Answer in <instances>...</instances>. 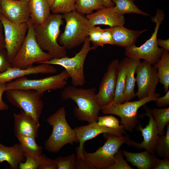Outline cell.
Returning <instances> with one entry per match:
<instances>
[{"label": "cell", "mask_w": 169, "mask_h": 169, "mask_svg": "<svg viewBox=\"0 0 169 169\" xmlns=\"http://www.w3.org/2000/svg\"></svg>", "instance_id": "cell-51"}, {"label": "cell", "mask_w": 169, "mask_h": 169, "mask_svg": "<svg viewBox=\"0 0 169 169\" xmlns=\"http://www.w3.org/2000/svg\"><path fill=\"white\" fill-rule=\"evenodd\" d=\"M166 126L165 135L159 136L155 148V153L159 156L169 157V124Z\"/></svg>", "instance_id": "cell-32"}, {"label": "cell", "mask_w": 169, "mask_h": 169, "mask_svg": "<svg viewBox=\"0 0 169 169\" xmlns=\"http://www.w3.org/2000/svg\"><path fill=\"white\" fill-rule=\"evenodd\" d=\"M62 14L66 25L58 42L67 50L70 49L84 43L92 27L86 16L75 10Z\"/></svg>", "instance_id": "cell-5"}, {"label": "cell", "mask_w": 169, "mask_h": 169, "mask_svg": "<svg viewBox=\"0 0 169 169\" xmlns=\"http://www.w3.org/2000/svg\"><path fill=\"white\" fill-rule=\"evenodd\" d=\"M14 131L15 136L23 135L38 137V131L40 126L39 121L20 109L19 113H14Z\"/></svg>", "instance_id": "cell-19"}, {"label": "cell", "mask_w": 169, "mask_h": 169, "mask_svg": "<svg viewBox=\"0 0 169 169\" xmlns=\"http://www.w3.org/2000/svg\"><path fill=\"white\" fill-rule=\"evenodd\" d=\"M90 42L88 37H87L80 50L74 57L70 58L66 56L59 59L53 58L41 63L62 66L71 78L73 86L77 87L82 86L85 82L84 71L85 59L89 53L95 49L93 46H91Z\"/></svg>", "instance_id": "cell-7"}, {"label": "cell", "mask_w": 169, "mask_h": 169, "mask_svg": "<svg viewBox=\"0 0 169 169\" xmlns=\"http://www.w3.org/2000/svg\"><path fill=\"white\" fill-rule=\"evenodd\" d=\"M75 131L79 146L76 150L77 161H83V149L85 142L93 139L101 134L109 133L118 136H121L126 134L123 125H120L117 129L109 128L99 125L97 122L89 123L74 128Z\"/></svg>", "instance_id": "cell-14"}, {"label": "cell", "mask_w": 169, "mask_h": 169, "mask_svg": "<svg viewBox=\"0 0 169 169\" xmlns=\"http://www.w3.org/2000/svg\"><path fill=\"white\" fill-rule=\"evenodd\" d=\"M96 88H79L73 86L65 87L61 94L62 99L71 100L77 104L74 107V116L79 120L89 123L97 122L101 106L95 98Z\"/></svg>", "instance_id": "cell-1"}, {"label": "cell", "mask_w": 169, "mask_h": 169, "mask_svg": "<svg viewBox=\"0 0 169 169\" xmlns=\"http://www.w3.org/2000/svg\"><path fill=\"white\" fill-rule=\"evenodd\" d=\"M37 66L26 69L11 67L0 73V83L9 82L25 76L38 74H55L58 70L52 65L41 63Z\"/></svg>", "instance_id": "cell-18"}, {"label": "cell", "mask_w": 169, "mask_h": 169, "mask_svg": "<svg viewBox=\"0 0 169 169\" xmlns=\"http://www.w3.org/2000/svg\"><path fill=\"white\" fill-rule=\"evenodd\" d=\"M103 30L104 29L95 26L92 27L89 30L88 36L89 40L92 42L95 49L100 46L101 36Z\"/></svg>", "instance_id": "cell-37"}, {"label": "cell", "mask_w": 169, "mask_h": 169, "mask_svg": "<svg viewBox=\"0 0 169 169\" xmlns=\"http://www.w3.org/2000/svg\"><path fill=\"white\" fill-rule=\"evenodd\" d=\"M104 5L105 7H110L114 6V3L111 0H103Z\"/></svg>", "instance_id": "cell-47"}, {"label": "cell", "mask_w": 169, "mask_h": 169, "mask_svg": "<svg viewBox=\"0 0 169 169\" xmlns=\"http://www.w3.org/2000/svg\"><path fill=\"white\" fill-rule=\"evenodd\" d=\"M154 66L158 71L159 82L163 85L164 90L166 93L169 87V53L164 49L159 61Z\"/></svg>", "instance_id": "cell-27"}, {"label": "cell", "mask_w": 169, "mask_h": 169, "mask_svg": "<svg viewBox=\"0 0 169 169\" xmlns=\"http://www.w3.org/2000/svg\"><path fill=\"white\" fill-rule=\"evenodd\" d=\"M140 60L137 58H129L124 93L125 102L129 101L136 96L134 91L136 82L135 74L136 66L140 61Z\"/></svg>", "instance_id": "cell-26"}, {"label": "cell", "mask_w": 169, "mask_h": 169, "mask_svg": "<svg viewBox=\"0 0 169 169\" xmlns=\"http://www.w3.org/2000/svg\"><path fill=\"white\" fill-rule=\"evenodd\" d=\"M12 67L5 49L0 50V73Z\"/></svg>", "instance_id": "cell-39"}, {"label": "cell", "mask_w": 169, "mask_h": 169, "mask_svg": "<svg viewBox=\"0 0 169 169\" xmlns=\"http://www.w3.org/2000/svg\"><path fill=\"white\" fill-rule=\"evenodd\" d=\"M1 13L15 23L27 22L30 18L28 2L20 0H0Z\"/></svg>", "instance_id": "cell-17"}, {"label": "cell", "mask_w": 169, "mask_h": 169, "mask_svg": "<svg viewBox=\"0 0 169 169\" xmlns=\"http://www.w3.org/2000/svg\"><path fill=\"white\" fill-rule=\"evenodd\" d=\"M128 59L129 58L126 57L124 58L119 63L118 65L115 95L112 101L115 104H120L125 102L124 93Z\"/></svg>", "instance_id": "cell-25"}, {"label": "cell", "mask_w": 169, "mask_h": 169, "mask_svg": "<svg viewBox=\"0 0 169 169\" xmlns=\"http://www.w3.org/2000/svg\"><path fill=\"white\" fill-rule=\"evenodd\" d=\"M144 108L146 111L144 115L148 116L149 120L148 124L145 127L143 128L140 125L138 126V130L141 132L143 137V141L141 143H138L130 138L128 145L144 148L154 154L155 153L156 147L159 136L157 126L151 113V109L145 105Z\"/></svg>", "instance_id": "cell-16"}, {"label": "cell", "mask_w": 169, "mask_h": 169, "mask_svg": "<svg viewBox=\"0 0 169 169\" xmlns=\"http://www.w3.org/2000/svg\"><path fill=\"white\" fill-rule=\"evenodd\" d=\"M30 20L33 25L44 23L51 13L50 7L46 0H29Z\"/></svg>", "instance_id": "cell-23"}, {"label": "cell", "mask_w": 169, "mask_h": 169, "mask_svg": "<svg viewBox=\"0 0 169 169\" xmlns=\"http://www.w3.org/2000/svg\"><path fill=\"white\" fill-rule=\"evenodd\" d=\"M137 91L135 94L139 100L154 95L159 82L157 68L146 61H140L135 71Z\"/></svg>", "instance_id": "cell-13"}, {"label": "cell", "mask_w": 169, "mask_h": 169, "mask_svg": "<svg viewBox=\"0 0 169 169\" xmlns=\"http://www.w3.org/2000/svg\"><path fill=\"white\" fill-rule=\"evenodd\" d=\"M25 38L11 63L12 67L26 69L33 66L34 63L41 64L53 58L43 51L37 43L33 26L30 19Z\"/></svg>", "instance_id": "cell-6"}, {"label": "cell", "mask_w": 169, "mask_h": 169, "mask_svg": "<svg viewBox=\"0 0 169 169\" xmlns=\"http://www.w3.org/2000/svg\"><path fill=\"white\" fill-rule=\"evenodd\" d=\"M21 0V1H26V2H28L29 0Z\"/></svg>", "instance_id": "cell-50"}, {"label": "cell", "mask_w": 169, "mask_h": 169, "mask_svg": "<svg viewBox=\"0 0 169 169\" xmlns=\"http://www.w3.org/2000/svg\"><path fill=\"white\" fill-rule=\"evenodd\" d=\"M97 121L99 125L109 128L117 129L120 126L118 119L112 115L98 116Z\"/></svg>", "instance_id": "cell-36"}, {"label": "cell", "mask_w": 169, "mask_h": 169, "mask_svg": "<svg viewBox=\"0 0 169 169\" xmlns=\"http://www.w3.org/2000/svg\"><path fill=\"white\" fill-rule=\"evenodd\" d=\"M2 28L0 27V50L5 48L4 38Z\"/></svg>", "instance_id": "cell-46"}, {"label": "cell", "mask_w": 169, "mask_h": 169, "mask_svg": "<svg viewBox=\"0 0 169 169\" xmlns=\"http://www.w3.org/2000/svg\"><path fill=\"white\" fill-rule=\"evenodd\" d=\"M66 116L65 108L63 106L46 120L53 127L52 133L44 144L45 149L49 152L57 153L66 144L79 142L75 131L68 124Z\"/></svg>", "instance_id": "cell-3"}, {"label": "cell", "mask_w": 169, "mask_h": 169, "mask_svg": "<svg viewBox=\"0 0 169 169\" xmlns=\"http://www.w3.org/2000/svg\"><path fill=\"white\" fill-rule=\"evenodd\" d=\"M164 16L162 10L157 9L156 16L152 19V21L156 23V26L151 37L139 47L135 44L125 48V55L126 57L143 59L151 65L159 61L164 49L160 48L158 45L157 35Z\"/></svg>", "instance_id": "cell-8"}, {"label": "cell", "mask_w": 169, "mask_h": 169, "mask_svg": "<svg viewBox=\"0 0 169 169\" xmlns=\"http://www.w3.org/2000/svg\"><path fill=\"white\" fill-rule=\"evenodd\" d=\"M161 95L155 93L143 99L137 101H126L120 104L111 102L101 106V110L105 114L114 115L121 118V125L125 131H131L138 122L137 111L141 106L150 102L156 101Z\"/></svg>", "instance_id": "cell-9"}, {"label": "cell", "mask_w": 169, "mask_h": 169, "mask_svg": "<svg viewBox=\"0 0 169 169\" xmlns=\"http://www.w3.org/2000/svg\"><path fill=\"white\" fill-rule=\"evenodd\" d=\"M8 100L13 105L23 110L36 120L39 121L44 102L41 95L31 89H15L6 90Z\"/></svg>", "instance_id": "cell-11"}, {"label": "cell", "mask_w": 169, "mask_h": 169, "mask_svg": "<svg viewBox=\"0 0 169 169\" xmlns=\"http://www.w3.org/2000/svg\"><path fill=\"white\" fill-rule=\"evenodd\" d=\"M106 44L114 45L112 34L109 28L104 29L101 36L100 46L103 47L105 44Z\"/></svg>", "instance_id": "cell-40"}, {"label": "cell", "mask_w": 169, "mask_h": 169, "mask_svg": "<svg viewBox=\"0 0 169 169\" xmlns=\"http://www.w3.org/2000/svg\"><path fill=\"white\" fill-rule=\"evenodd\" d=\"M26 160L20 163L19 165L20 169H40L46 157L42 154L40 156H35L24 153Z\"/></svg>", "instance_id": "cell-33"}, {"label": "cell", "mask_w": 169, "mask_h": 169, "mask_svg": "<svg viewBox=\"0 0 169 169\" xmlns=\"http://www.w3.org/2000/svg\"><path fill=\"white\" fill-rule=\"evenodd\" d=\"M0 21L4 30L5 49L11 64L26 37L28 28V22L19 23H12L1 13Z\"/></svg>", "instance_id": "cell-12"}, {"label": "cell", "mask_w": 169, "mask_h": 169, "mask_svg": "<svg viewBox=\"0 0 169 169\" xmlns=\"http://www.w3.org/2000/svg\"><path fill=\"white\" fill-rule=\"evenodd\" d=\"M1 8H0V13H1ZM2 24L1 23V22L0 21V27H2Z\"/></svg>", "instance_id": "cell-49"}, {"label": "cell", "mask_w": 169, "mask_h": 169, "mask_svg": "<svg viewBox=\"0 0 169 169\" xmlns=\"http://www.w3.org/2000/svg\"><path fill=\"white\" fill-rule=\"evenodd\" d=\"M55 160L57 169H76L77 158L74 153L67 156L59 157Z\"/></svg>", "instance_id": "cell-35"}, {"label": "cell", "mask_w": 169, "mask_h": 169, "mask_svg": "<svg viewBox=\"0 0 169 169\" xmlns=\"http://www.w3.org/2000/svg\"><path fill=\"white\" fill-rule=\"evenodd\" d=\"M157 44L158 46L161 47L164 49L169 50V39L162 40L157 39Z\"/></svg>", "instance_id": "cell-45"}, {"label": "cell", "mask_w": 169, "mask_h": 169, "mask_svg": "<svg viewBox=\"0 0 169 169\" xmlns=\"http://www.w3.org/2000/svg\"><path fill=\"white\" fill-rule=\"evenodd\" d=\"M24 152L19 143L12 146H6L0 142V162L6 161L11 169H19V165L25 161Z\"/></svg>", "instance_id": "cell-22"}, {"label": "cell", "mask_w": 169, "mask_h": 169, "mask_svg": "<svg viewBox=\"0 0 169 169\" xmlns=\"http://www.w3.org/2000/svg\"><path fill=\"white\" fill-rule=\"evenodd\" d=\"M151 112L156 121L159 136L164 135V128L169 122V108H153Z\"/></svg>", "instance_id": "cell-31"}, {"label": "cell", "mask_w": 169, "mask_h": 169, "mask_svg": "<svg viewBox=\"0 0 169 169\" xmlns=\"http://www.w3.org/2000/svg\"><path fill=\"white\" fill-rule=\"evenodd\" d=\"M115 162L114 164L109 167L108 169H132L124 160L122 151L120 149L115 155Z\"/></svg>", "instance_id": "cell-38"}, {"label": "cell", "mask_w": 169, "mask_h": 169, "mask_svg": "<svg viewBox=\"0 0 169 169\" xmlns=\"http://www.w3.org/2000/svg\"><path fill=\"white\" fill-rule=\"evenodd\" d=\"M16 137L24 153L35 156L42 154V148L37 144L35 138L23 135H18Z\"/></svg>", "instance_id": "cell-29"}, {"label": "cell", "mask_w": 169, "mask_h": 169, "mask_svg": "<svg viewBox=\"0 0 169 169\" xmlns=\"http://www.w3.org/2000/svg\"><path fill=\"white\" fill-rule=\"evenodd\" d=\"M169 157L160 159L157 158L156 160L153 169H169Z\"/></svg>", "instance_id": "cell-41"}, {"label": "cell", "mask_w": 169, "mask_h": 169, "mask_svg": "<svg viewBox=\"0 0 169 169\" xmlns=\"http://www.w3.org/2000/svg\"><path fill=\"white\" fill-rule=\"evenodd\" d=\"M157 106L161 107L169 105V90H168L165 95L162 97H158L156 101Z\"/></svg>", "instance_id": "cell-43"}, {"label": "cell", "mask_w": 169, "mask_h": 169, "mask_svg": "<svg viewBox=\"0 0 169 169\" xmlns=\"http://www.w3.org/2000/svg\"><path fill=\"white\" fill-rule=\"evenodd\" d=\"M114 45L128 48L135 44L137 38L147 29L134 30L123 26H117L109 27Z\"/></svg>", "instance_id": "cell-21"}, {"label": "cell", "mask_w": 169, "mask_h": 169, "mask_svg": "<svg viewBox=\"0 0 169 169\" xmlns=\"http://www.w3.org/2000/svg\"><path fill=\"white\" fill-rule=\"evenodd\" d=\"M69 78L64 70L57 74L38 79H30L26 76L17 78L6 83V90L31 89L42 95L45 91L64 89Z\"/></svg>", "instance_id": "cell-10"}, {"label": "cell", "mask_w": 169, "mask_h": 169, "mask_svg": "<svg viewBox=\"0 0 169 169\" xmlns=\"http://www.w3.org/2000/svg\"><path fill=\"white\" fill-rule=\"evenodd\" d=\"M127 161L139 169H153L157 157L154 154L146 150L143 152L134 153L122 150Z\"/></svg>", "instance_id": "cell-24"}, {"label": "cell", "mask_w": 169, "mask_h": 169, "mask_svg": "<svg viewBox=\"0 0 169 169\" xmlns=\"http://www.w3.org/2000/svg\"><path fill=\"white\" fill-rule=\"evenodd\" d=\"M63 19L62 14H51L43 24L33 25L35 39L39 46L43 51H47L53 58H60L67 54V50L58 42L60 27L63 24Z\"/></svg>", "instance_id": "cell-2"}, {"label": "cell", "mask_w": 169, "mask_h": 169, "mask_svg": "<svg viewBox=\"0 0 169 169\" xmlns=\"http://www.w3.org/2000/svg\"><path fill=\"white\" fill-rule=\"evenodd\" d=\"M106 141L95 152H86L84 146L83 160L90 169H108L115 162V155L124 143L128 144L130 138L128 135L118 136L109 133L103 134Z\"/></svg>", "instance_id": "cell-4"}, {"label": "cell", "mask_w": 169, "mask_h": 169, "mask_svg": "<svg viewBox=\"0 0 169 169\" xmlns=\"http://www.w3.org/2000/svg\"><path fill=\"white\" fill-rule=\"evenodd\" d=\"M92 27L98 25H108L110 27L124 26L125 19L124 15H120L115 12L114 6L104 7L97 11L87 15Z\"/></svg>", "instance_id": "cell-20"}, {"label": "cell", "mask_w": 169, "mask_h": 169, "mask_svg": "<svg viewBox=\"0 0 169 169\" xmlns=\"http://www.w3.org/2000/svg\"><path fill=\"white\" fill-rule=\"evenodd\" d=\"M49 6L51 7L53 4L55 0H46Z\"/></svg>", "instance_id": "cell-48"}, {"label": "cell", "mask_w": 169, "mask_h": 169, "mask_svg": "<svg viewBox=\"0 0 169 169\" xmlns=\"http://www.w3.org/2000/svg\"><path fill=\"white\" fill-rule=\"evenodd\" d=\"M6 83H0V111L3 110H7L9 107L8 105L5 103L2 99L3 95L6 90Z\"/></svg>", "instance_id": "cell-42"}, {"label": "cell", "mask_w": 169, "mask_h": 169, "mask_svg": "<svg viewBox=\"0 0 169 169\" xmlns=\"http://www.w3.org/2000/svg\"><path fill=\"white\" fill-rule=\"evenodd\" d=\"M119 63L117 59H115L109 64L95 95L96 99L101 106L109 104L114 99Z\"/></svg>", "instance_id": "cell-15"}, {"label": "cell", "mask_w": 169, "mask_h": 169, "mask_svg": "<svg viewBox=\"0 0 169 169\" xmlns=\"http://www.w3.org/2000/svg\"><path fill=\"white\" fill-rule=\"evenodd\" d=\"M40 169H57L55 159H52L47 157Z\"/></svg>", "instance_id": "cell-44"}, {"label": "cell", "mask_w": 169, "mask_h": 169, "mask_svg": "<svg viewBox=\"0 0 169 169\" xmlns=\"http://www.w3.org/2000/svg\"><path fill=\"white\" fill-rule=\"evenodd\" d=\"M115 4L114 6L115 13L120 15L127 13H136L145 16L149 14L141 10L134 3L135 0H111Z\"/></svg>", "instance_id": "cell-28"}, {"label": "cell", "mask_w": 169, "mask_h": 169, "mask_svg": "<svg viewBox=\"0 0 169 169\" xmlns=\"http://www.w3.org/2000/svg\"><path fill=\"white\" fill-rule=\"evenodd\" d=\"M76 0H55L50 7L53 13L62 14L75 10Z\"/></svg>", "instance_id": "cell-34"}, {"label": "cell", "mask_w": 169, "mask_h": 169, "mask_svg": "<svg viewBox=\"0 0 169 169\" xmlns=\"http://www.w3.org/2000/svg\"><path fill=\"white\" fill-rule=\"evenodd\" d=\"M105 7L103 0H76L75 10L84 15L92 13L94 10Z\"/></svg>", "instance_id": "cell-30"}]
</instances>
